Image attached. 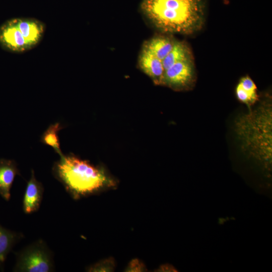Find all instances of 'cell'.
I'll return each mask as SVG.
<instances>
[{
    "label": "cell",
    "instance_id": "6da1fadb",
    "mask_svg": "<svg viewBox=\"0 0 272 272\" xmlns=\"http://www.w3.org/2000/svg\"><path fill=\"white\" fill-rule=\"evenodd\" d=\"M141 10L150 22L162 32L190 35L205 22L203 0H143Z\"/></svg>",
    "mask_w": 272,
    "mask_h": 272
},
{
    "label": "cell",
    "instance_id": "7a4b0ae2",
    "mask_svg": "<svg viewBox=\"0 0 272 272\" xmlns=\"http://www.w3.org/2000/svg\"><path fill=\"white\" fill-rule=\"evenodd\" d=\"M52 170L54 177L75 199L116 185L115 180L103 168L72 154L60 157Z\"/></svg>",
    "mask_w": 272,
    "mask_h": 272
},
{
    "label": "cell",
    "instance_id": "3957f363",
    "mask_svg": "<svg viewBox=\"0 0 272 272\" xmlns=\"http://www.w3.org/2000/svg\"><path fill=\"white\" fill-rule=\"evenodd\" d=\"M265 100L254 110L238 117L235 130L243 151L259 160L270 162L272 149V107Z\"/></svg>",
    "mask_w": 272,
    "mask_h": 272
},
{
    "label": "cell",
    "instance_id": "277c9868",
    "mask_svg": "<svg viewBox=\"0 0 272 272\" xmlns=\"http://www.w3.org/2000/svg\"><path fill=\"white\" fill-rule=\"evenodd\" d=\"M54 270L52 253L42 239L24 248L17 254L13 271L50 272Z\"/></svg>",
    "mask_w": 272,
    "mask_h": 272
},
{
    "label": "cell",
    "instance_id": "5b68a950",
    "mask_svg": "<svg viewBox=\"0 0 272 272\" xmlns=\"http://www.w3.org/2000/svg\"><path fill=\"white\" fill-rule=\"evenodd\" d=\"M195 72L193 57L179 60L163 73L162 86L174 90L191 88L195 83Z\"/></svg>",
    "mask_w": 272,
    "mask_h": 272
},
{
    "label": "cell",
    "instance_id": "8992f818",
    "mask_svg": "<svg viewBox=\"0 0 272 272\" xmlns=\"http://www.w3.org/2000/svg\"><path fill=\"white\" fill-rule=\"evenodd\" d=\"M0 45L5 50L12 52H23L31 49L15 19L7 21L0 26Z\"/></svg>",
    "mask_w": 272,
    "mask_h": 272
},
{
    "label": "cell",
    "instance_id": "52a82bcc",
    "mask_svg": "<svg viewBox=\"0 0 272 272\" xmlns=\"http://www.w3.org/2000/svg\"><path fill=\"white\" fill-rule=\"evenodd\" d=\"M138 65L155 85H162L163 69L160 60L143 46L138 58Z\"/></svg>",
    "mask_w": 272,
    "mask_h": 272
},
{
    "label": "cell",
    "instance_id": "ba28073f",
    "mask_svg": "<svg viewBox=\"0 0 272 272\" xmlns=\"http://www.w3.org/2000/svg\"><path fill=\"white\" fill-rule=\"evenodd\" d=\"M16 25L31 49L42 38L45 30L43 22L31 18H15Z\"/></svg>",
    "mask_w": 272,
    "mask_h": 272
},
{
    "label": "cell",
    "instance_id": "9c48e42d",
    "mask_svg": "<svg viewBox=\"0 0 272 272\" xmlns=\"http://www.w3.org/2000/svg\"><path fill=\"white\" fill-rule=\"evenodd\" d=\"M43 191L42 184L36 179L34 171L32 170L31 178L27 182L23 201V209L25 213L30 214L39 209Z\"/></svg>",
    "mask_w": 272,
    "mask_h": 272
},
{
    "label": "cell",
    "instance_id": "30bf717a",
    "mask_svg": "<svg viewBox=\"0 0 272 272\" xmlns=\"http://www.w3.org/2000/svg\"><path fill=\"white\" fill-rule=\"evenodd\" d=\"M17 175H20V172L15 161L0 159V195L7 201L10 199L11 189Z\"/></svg>",
    "mask_w": 272,
    "mask_h": 272
},
{
    "label": "cell",
    "instance_id": "8fae6325",
    "mask_svg": "<svg viewBox=\"0 0 272 272\" xmlns=\"http://www.w3.org/2000/svg\"><path fill=\"white\" fill-rule=\"evenodd\" d=\"M22 236L21 233L7 229L0 224V266L4 263L9 252Z\"/></svg>",
    "mask_w": 272,
    "mask_h": 272
},
{
    "label": "cell",
    "instance_id": "7c38bea8",
    "mask_svg": "<svg viewBox=\"0 0 272 272\" xmlns=\"http://www.w3.org/2000/svg\"><path fill=\"white\" fill-rule=\"evenodd\" d=\"M63 127L59 122L51 124L43 133L41 138V142L42 143L51 147L60 157L62 156L63 154L60 150L58 132Z\"/></svg>",
    "mask_w": 272,
    "mask_h": 272
},
{
    "label": "cell",
    "instance_id": "4fadbf2b",
    "mask_svg": "<svg viewBox=\"0 0 272 272\" xmlns=\"http://www.w3.org/2000/svg\"><path fill=\"white\" fill-rule=\"evenodd\" d=\"M235 93L238 100L246 104L249 110L251 109V107L258 100V95H253L249 93L238 84L236 88Z\"/></svg>",
    "mask_w": 272,
    "mask_h": 272
},
{
    "label": "cell",
    "instance_id": "5bb4252c",
    "mask_svg": "<svg viewBox=\"0 0 272 272\" xmlns=\"http://www.w3.org/2000/svg\"><path fill=\"white\" fill-rule=\"evenodd\" d=\"M115 262L112 257L103 259L88 267V271L109 272L113 271L115 267Z\"/></svg>",
    "mask_w": 272,
    "mask_h": 272
},
{
    "label": "cell",
    "instance_id": "9a60e30c",
    "mask_svg": "<svg viewBox=\"0 0 272 272\" xmlns=\"http://www.w3.org/2000/svg\"><path fill=\"white\" fill-rule=\"evenodd\" d=\"M238 85L249 93L253 95H258L256 86L249 76L242 77L240 80Z\"/></svg>",
    "mask_w": 272,
    "mask_h": 272
},
{
    "label": "cell",
    "instance_id": "2e32d148",
    "mask_svg": "<svg viewBox=\"0 0 272 272\" xmlns=\"http://www.w3.org/2000/svg\"><path fill=\"white\" fill-rule=\"evenodd\" d=\"M125 271L141 272L146 271L147 269L145 264L140 260L135 258L132 259L128 264Z\"/></svg>",
    "mask_w": 272,
    "mask_h": 272
}]
</instances>
